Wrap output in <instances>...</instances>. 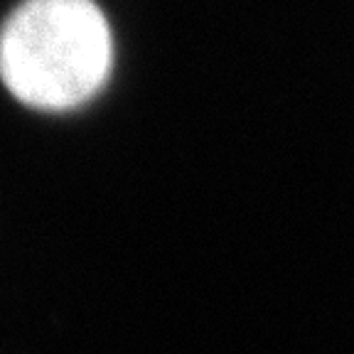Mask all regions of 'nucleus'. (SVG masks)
I'll return each instance as SVG.
<instances>
[{
  "label": "nucleus",
  "mask_w": 354,
  "mask_h": 354,
  "mask_svg": "<svg viewBox=\"0 0 354 354\" xmlns=\"http://www.w3.org/2000/svg\"><path fill=\"white\" fill-rule=\"evenodd\" d=\"M111 28L94 0H25L0 28V79L37 111L82 106L106 84Z\"/></svg>",
  "instance_id": "f257e3e1"
}]
</instances>
